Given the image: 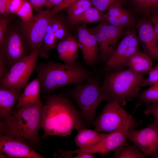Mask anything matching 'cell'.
<instances>
[{"instance_id":"obj_1","label":"cell","mask_w":158,"mask_h":158,"mask_svg":"<svg viewBox=\"0 0 158 158\" xmlns=\"http://www.w3.org/2000/svg\"><path fill=\"white\" fill-rule=\"evenodd\" d=\"M86 127L80 115L67 97L57 95L47 97L42 108L40 126L45 136L65 137L74 129L78 131Z\"/></svg>"},{"instance_id":"obj_2","label":"cell","mask_w":158,"mask_h":158,"mask_svg":"<svg viewBox=\"0 0 158 158\" xmlns=\"http://www.w3.org/2000/svg\"><path fill=\"white\" fill-rule=\"evenodd\" d=\"M37 73L40 90L47 93L69 85L81 83L94 75L93 71L85 69L76 61L67 64L50 61L40 65Z\"/></svg>"},{"instance_id":"obj_3","label":"cell","mask_w":158,"mask_h":158,"mask_svg":"<svg viewBox=\"0 0 158 158\" xmlns=\"http://www.w3.org/2000/svg\"><path fill=\"white\" fill-rule=\"evenodd\" d=\"M42 108L34 105L20 107L13 115L0 121L1 135L36 143L40 128Z\"/></svg>"},{"instance_id":"obj_4","label":"cell","mask_w":158,"mask_h":158,"mask_svg":"<svg viewBox=\"0 0 158 158\" xmlns=\"http://www.w3.org/2000/svg\"><path fill=\"white\" fill-rule=\"evenodd\" d=\"M144 74L128 68L106 73L101 86L111 100L124 106L138 98Z\"/></svg>"},{"instance_id":"obj_5","label":"cell","mask_w":158,"mask_h":158,"mask_svg":"<svg viewBox=\"0 0 158 158\" xmlns=\"http://www.w3.org/2000/svg\"><path fill=\"white\" fill-rule=\"evenodd\" d=\"M97 78L92 77L84 84L75 85L69 95L79 107L86 124L90 126L94 120L97 109L104 102L111 99L100 85Z\"/></svg>"},{"instance_id":"obj_6","label":"cell","mask_w":158,"mask_h":158,"mask_svg":"<svg viewBox=\"0 0 158 158\" xmlns=\"http://www.w3.org/2000/svg\"><path fill=\"white\" fill-rule=\"evenodd\" d=\"M119 104L111 100L107 102L94 122L95 129L99 132H128L140 124Z\"/></svg>"},{"instance_id":"obj_7","label":"cell","mask_w":158,"mask_h":158,"mask_svg":"<svg viewBox=\"0 0 158 158\" xmlns=\"http://www.w3.org/2000/svg\"><path fill=\"white\" fill-rule=\"evenodd\" d=\"M135 26L126 29L121 40L105 63L103 70L106 73L123 69L128 58L139 51V42Z\"/></svg>"},{"instance_id":"obj_8","label":"cell","mask_w":158,"mask_h":158,"mask_svg":"<svg viewBox=\"0 0 158 158\" xmlns=\"http://www.w3.org/2000/svg\"><path fill=\"white\" fill-rule=\"evenodd\" d=\"M40 49L32 51L14 64L0 82V86L20 90L26 86L35 68Z\"/></svg>"},{"instance_id":"obj_9","label":"cell","mask_w":158,"mask_h":158,"mask_svg":"<svg viewBox=\"0 0 158 158\" xmlns=\"http://www.w3.org/2000/svg\"><path fill=\"white\" fill-rule=\"evenodd\" d=\"M91 28L99 47L100 61L104 64L113 53L123 35L125 29L114 26L105 21L99 22Z\"/></svg>"},{"instance_id":"obj_10","label":"cell","mask_w":158,"mask_h":158,"mask_svg":"<svg viewBox=\"0 0 158 158\" xmlns=\"http://www.w3.org/2000/svg\"><path fill=\"white\" fill-rule=\"evenodd\" d=\"M55 15L51 10H42L23 23V30L31 52L42 47L47 28Z\"/></svg>"},{"instance_id":"obj_11","label":"cell","mask_w":158,"mask_h":158,"mask_svg":"<svg viewBox=\"0 0 158 158\" xmlns=\"http://www.w3.org/2000/svg\"><path fill=\"white\" fill-rule=\"evenodd\" d=\"M127 138L132 142L147 157L158 151V120L146 127L127 132Z\"/></svg>"},{"instance_id":"obj_12","label":"cell","mask_w":158,"mask_h":158,"mask_svg":"<svg viewBox=\"0 0 158 158\" xmlns=\"http://www.w3.org/2000/svg\"><path fill=\"white\" fill-rule=\"evenodd\" d=\"M79 47L82 52L83 58L87 66H94L100 61L98 45L92 28L86 24L75 26Z\"/></svg>"},{"instance_id":"obj_13","label":"cell","mask_w":158,"mask_h":158,"mask_svg":"<svg viewBox=\"0 0 158 158\" xmlns=\"http://www.w3.org/2000/svg\"><path fill=\"white\" fill-rule=\"evenodd\" d=\"M127 132L114 131L107 133L99 142L92 146L66 151L67 155L75 153L93 154L98 153L103 156L119 147L129 145L127 141Z\"/></svg>"},{"instance_id":"obj_14","label":"cell","mask_w":158,"mask_h":158,"mask_svg":"<svg viewBox=\"0 0 158 158\" xmlns=\"http://www.w3.org/2000/svg\"><path fill=\"white\" fill-rule=\"evenodd\" d=\"M135 27L143 52L158 62V43L155 37L153 24L143 17L136 20Z\"/></svg>"},{"instance_id":"obj_15","label":"cell","mask_w":158,"mask_h":158,"mask_svg":"<svg viewBox=\"0 0 158 158\" xmlns=\"http://www.w3.org/2000/svg\"><path fill=\"white\" fill-rule=\"evenodd\" d=\"M0 150L9 158H45L31 148L25 141L5 135H0Z\"/></svg>"},{"instance_id":"obj_16","label":"cell","mask_w":158,"mask_h":158,"mask_svg":"<svg viewBox=\"0 0 158 158\" xmlns=\"http://www.w3.org/2000/svg\"><path fill=\"white\" fill-rule=\"evenodd\" d=\"M0 47V56L11 67L27 56L21 38L15 32H12L5 37L4 43Z\"/></svg>"},{"instance_id":"obj_17","label":"cell","mask_w":158,"mask_h":158,"mask_svg":"<svg viewBox=\"0 0 158 158\" xmlns=\"http://www.w3.org/2000/svg\"><path fill=\"white\" fill-rule=\"evenodd\" d=\"M107 10L104 21L109 24L124 29L135 26L136 20L131 13L123 8L122 1L115 2Z\"/></svg>"},{"instance_id":"obj_18","label":"cell","mask_w":158,"mask_h":158,"mask_svg":"<svg viewBox=\"0 0 158 158\" xmlns=\"http://www.w3.org/2000/svg\"><path fill=\"white\" fill-rule=\"evenodd\" d=\"M20 90L6 87H0V117L3 119L13 113L12 109L18 102L21 94Z\"/></svg>"},{"instance_id":"obj_19","label":"cell","mask_w":158,"mask_h":158,"mask_svg":"<svg viewBox=\"0 0 158 158\" xmlns=\"http://www.w3.org/2000/svg\"><path fill=\"white\" fill-rule=\"evenodd\" d=\"M40 85L37 77L27 85L21 94L16 106L17 108L20 107L34 105L42 107L40 99Z\"/></svg>"},{"instance_id":"obj_20","label":"cell","mask_w":158,"mask_h":158,"mask_svg":"<svg viewBox=\"0 0 158 158\" xmlns=\"http://www.w3.org/2000/svg\"><path fill=\"white\" fill-rule=\"evenodd\" d=\"M152 60L147 55L139 50L128 58L126 66L136 72L144 74L152 68Z\"/></svg>"},{"instance_id":"obj_21","label":"cell","mask_w":158,"mask_h":158,"mask_svg":"<svg viewBox=\"0 0 158 158\" xmlns=\"http://www.w3.org/2000/svg\"><path fill=\"white\" fill-rule=\"evenodd\" d=\"M107 134L100 133L95 129L85 128L78 131L75 141L76 146L80 148L88 147L98 143Z\"/></svg>"},{"instance_id":"obj_22","label":"cell","mask_w":158,"mask_h":158,"mask_svg":"<svg viewBox=\"0 0 158 158\" xmlns=\"http://www.w3.org/2000/svg\"><path fill=\"white\" fill-rule=\"evenodd\" d=\"M104 14L96 8L91 7L69 23L71 25L75 26L80 24L100 22L104 21Z\"/></svg>"},{"instance_id":"obj_23","label":"cell","mask_w":158,"mask_h":158,"mask_svg":"<svg viewBox=\"0 0 158 158\" xmlns=\"http://www.w3.org/2000/svg\"><path fill=\"white\" fill-rule=\"evenodd\" d=\"M113 158H145L147 157L135 145H129L120 147L116 149Z\"/></svg>"},{"instance_id":"obj_24","label":"cell","mask_w":158,"mask_h":158,"mask_svg":"<svg viewBox=\"0 0 158 158\" xmlns=\"http://www.w3.org/2000/svg\"><path fill=\"white\" fill-rule=\"evenodd\" d=\"M92 6L90 0H79L71 5L66 8L68 22L76 18Z\"/></svg>"},{"instance_id":"obj_25","label":"cell","mask_w":158,"mask_h":158,"mask_svg":"<svg viewBox=\"0 0 158 158\" xmlns=\"http://www.w3.org/2000/svg\"><path fill=\"white\" fill-rule=\"evenodd\" d=\"M138 11L147 18L158 10V0H132Z\"/></svg>"},{"instance_id":"obj_26","label":"cell","mask_w":158,"mask_h":158,"mask_svg":"<svg viewBox=\"0 0 158 158\" xmlns=\"http://www.w3.org/2000/svg\"><path fill=\"white\" fill-rule=\"evenodd\" d=\"M50 22L47 28L44 38L43 45L40 49L39 55L44 58L47 57L48 52L53 48L55 45L56 40Z\"/></svg>"},{"instance_id":"obj_27","label":"cell","mask_w":158,"mask_h":158,"mask_svg":"<svg viewBox=\"0 0 158 158\" xmlns=\"http://www.w3.org/2000/svg\"><path fill=\"white\" fill-rule=\"evenodd\" d=\"M138 98L143 103L158 102V84L151 86L140 93Z\"/></svg>"},{"instance_id":"obj_28","label":"cell","mask_w":158,"mask_h":158,"mask_svg":"<svg viewBox=\"0 0 158 158\" xmlns=\"http://www.w3.org/2000/svg\"><path fill=\"white\" fill-rule=\"evenodd\" d=\"M70 34H68L57 44V50L59 58L64 63L68 64V54Z\"/></svg>"},{"instance_id":"obj_29","label":"cell","mask_w":158,"mask_h":158,"mask_svg":"<svg viewBox=\"0 0 158 158\" xmlns=\"http://www.w3.org/2000/svg\"><path fill=\"white\" fill-rule=\"evenodd\" d=\"M16 14L21 18L23 23L31 18L33 16L32 6L28 0H23L22 5Z\"/></svg>"},{"instance_id":"obj_30","label":"cell","mask_w":158,"mask_h":158,"mask_svg":"<svg viewBox=\"0 0 158 158\" xmlns=\"http://www.w3.org/2000/svg\"><path fill=\"white\" fill-rule=\"evenodd\" d=\"M78 40L74 35H70L69 51L68 54V64H72L76 61L78 57Z\"/></svg>"},{"instance_id":"obj_31","label":"cell","mask_w":158,"mask_h":158,"mask_svg":"<svg viewBox=\"0 0 158 158\" xmlns=\"http://www.w3.org/2000/svg\"><path fill=\"white\" fill-rule=\"evenodd\" d=\"M148 77L143 78L141 82V87L152 85L158 84V63L147 72Z\"/></svg>"},{"instance_id":"obj_32","label":"cell","mask_w":158,"mask_h":158,"mask_svg":"<svg viewBox=\"0 0 158 158\" xmlns=\"http://www.w3.org/2000/svg\"><path fill=\"white\" fill-rule=\"evenodd\" d=\"M92 6L99 10L104 12L115 2L122 0H90Z\"/></svg>"},{"instance_id":"obj_33","label":"cell","mask_w":158,"mask_h":158,"mask_svg":"<svg viewBox=\"0 0 158 158\" xmlns=\"http://www.w3.org/2000/svg\"><path fill=\"white\" fill-rule=\"evenodd\" d=\"M23 0H9L7 5V14H16L20 7Z\"/></svg>"},{"instance_id":"obj_34","label":"cell","mask_w":158,"mask_h":158,"mask_svg":"<svg viewBox=\"0 0 158 158\" xmlns=\"http://www.w3.org/2000/svg\"><path fill=\"white\" fill-rule=\"evenodd\" d=\"M146 115H152L154 118L158 120V102L150 103L144 112Z\"/></svg>"},{"instance_id":"obj_35","label":"cell","mask_w":158,"mask_h":158,"mask_svg":"<svg viewBox=\"0 0 158 158\" xmlns=\"http://www.w3.org/2000/svg\"><path fill=\"white\" fill-rule=\"evenodd\" d=\"M9 22L8 18H1L0 19V47L3 44L4 41V35L6 32L7 26Z\"/></svg>"},{"instance_id":"obj_36","label":"cell","mask_w":158,"mask_h":158,"mask_svg":"<svg viewBox=\"0 0 158 158\" xmlns=\"http://www.w3.org/2000/svg\"><path fill=\"white\" fill-rule=\"evenodd\" d=\"M79 0H64L60 4L53 8L51 10L53 14L56 15L58 12L66 9L69 6Z\"/></svg>"},{"instance_id":"obj_37","label":"cell","mask_w":158,"mask_h":158,"mask_svg":"<svg viewBox=\"0 0 158 158\" xmlns=\"http://www.w3.org/2000/svg\"><path fill=\"white\" fill-rule=\"evenodd\" d=\"M56 40H62L65 38L69 34H67V30L66 26L63 24L54 33Z\"/></svg>"},{"instance_id":"obj_38","label":"cell","mask_w":158,"mask_h":158,"mask_svg":"<svg viewBox=\"0 0 158 158\" xmlns=\"http://www.w3.org/2000/svg\"><path fill=\"white\" fill-rule=\"evenodd\" d=\"M32 6L38 12L42 10V8L45 6L47 0H28Z\"/></svg>"},{"instance_id":"obj_39","label":"cell","mask_w":158,"mask_h":158,"mask_svg":"<svg viewBox=\"0 0 158 158\" xmlns=\"http://www.w3.org/2000/svg\"><path fill=\"white\" fill-rule=\"evenodd\" d=\"M7 65L3 58L0 56V81L1 82L5 77L8 72L6 68Z\"/></svg>"},{"instance_id":"obj_40","label":"cell","mask_w":158,"mask_h":158,"mask_svg":"<svg viewBox=\"0 0 158 158\" xmlns=\"http://www.w3.org/2000/svg\"><path fill=\"white\" fill-rule=\"evenodd\" d=\"M50 23L54 33L64 24L62 20L60 18L55 17V16L52 19Z\"/></svg>"},{"instance_id":"obj_41","label":"cell","mask_w":158,"mask_h":158,"mask_svg":"<svg viewBox=\"0 0 158 158\" xmlns=\"http://www.w3.org/2000/svg\"><path fill=\"white\" fill-rule=\"evenodd\" d=\"M9 0H0L1 15L7 14V5Z\"/></svg>"},{"instance_id":"obj_42","label":"cell","mask_w":158,"mask_h":158,"mask_svg":"<svg viewBox=\"0 0 158 158\" xmlns=\"http://www.w3.org/2000/svg\"><path fill=\"white\" fill-rule=\"evenodd\" d=\"M147 18L153 24H158V10L149 16Z\"/></svg>"},{"instance_id":"obj_43","label":"cell","mask_w":158,"mask_h":158,"mask_svg":"<svg viewBox=\"0 0 158 158\" xmlns=\"http://www.w3.org/2000/svg\"><path fill=\"white\" fill-rule=\"evenodd\" d=\"M77 155L72 157L74 158H94L93 154L87 153L78 154Z\"/></svg>"},{"instance_id":"obj_44","label":"cell","mask_w":158,"mask_h":158,"mask_svg":"<svg viewBox=\"0 0 158 158\" xmlns=\"http://www.w3.org/2000/svg\"><path fill=\"white\" fill-rule=\"evenodd\" d=\"M64 0H53L48 8L54 7L60 4Z\"/></svg>"},{"instance_id":"obj_45","label":"cell","mask_w":158,"mask_h":158,"mask_svg":"<svg viewBox=\"0 0 158 158\" xmlns=\"http://www.w3.org/2000/svg\"><path fill=\"white\" fill-rule=\"evenodd\" d=\"M153 25L155 37L158 43V24Z\"/></svg>"},{"instance_id":"obj_46","label":"cell","mask_w":158,"mask_h":158,"mask_svg":"<svg viewBox=\"0 0 158 158\" xmlns=\"http://www.w3.org/2000/svg\"><path fill=\"white\" fill-rule=\"evenodd\" d=\"M0 158H5V157H7V156L6 154H5L4 153L1 152V151H0Z\"/></svg>"},{"instance_id":"obj_47","label":"cell","mask_w":158,"mask_h":158,"mask_svg":"<svg viewBox=\"0 0 158 158\" xmlns=\"http://www.w3.org/2000/svg\"><path fill=\"white\" fill-rule=\"evenodd\" d=\"M53 1V0H47V3L45 6L48 7L49 5Z\"/></svg>"},{"instance_id":"obj_48","label":"cell","mask_w":158,"mask_h":158,"mask_svg":"<svg viewBox=\"0 0 158 158\" xmlns=\"http://www.w3.org/2000/svg\"><path fill=\"white\" fill-rule=\"evenodd\" d=\"M153 158H158V152H157L153 156H152Z\"/></svg>"}]
</instances>
